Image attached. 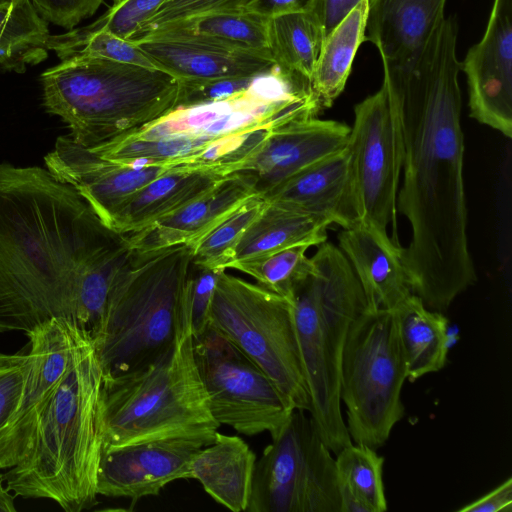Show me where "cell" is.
<instances>
[{"mask_svg": "<svg viewBox=\"0 0 512 512\" xmlns=\"http://www.w3.org/2000/svg\"><path fill=\"white\" fill-rule=\"evenodd\" d=\"M458 26L444 18L414 68L384 75L394 136L402 140L397 212L411 228L400 251L410 289L446 310L477 279L467 234Z\"/></svg>", "mask_w": 512, "mask_h": 512, "instance_id": "6da1fadb", "label": "cell"}, {"mask_svg": "<svg viewBox=\"0 0 512 512\" xmlns=\"http://www.w3.org/2000/svg\"><path fill=\"white\" fill-rule=\"evenodd\" d=\"M130 250L47 168L0 164V333L75 324L84 279Z\"/></svg>", "mask_w": 512, "mask_h": 512, "instance_id": "7a4b0ae2", "label": "cell"}, {"mask_svg": "<svg viewBox=\"0 0 512 512\" xmlns=\"http://www.w3.org/2000/svg\"><path fill=\"white\" fill-rule=\"evenodd\" d=\"M101 384L93 341L74 324L67 369L40 418L31 449L0 476L9 491L24 498L51 499L66 512L98 503Z\"/></svg>", "mask_w": 512, "mask_h": 512, "instance_id": "3957f363", "label": "cell"}, {"mask_svg": "<svg viewBox=\"0 0 512 512\" xmlns=\"http://www.w3.org/2000/svg\"><path fill=\"white\" fill-rule=\"evenodd\" d=\"M99 420L102 446L172 438L213 442L221 425L195 361L188 309L169 351L137 369L102 376Z\"/></svg>", "mask_w": 512, "mask_h": 512, "instance_id": "277c9868", "label": "cell"}, {"mask_svg": "<svg viewBox=\"0 0 512 512\" xmlns=\"http://www.w3.org/2000/svg\"><path fill=\"white\" fill-rule=\"evenodd\" d=\"M40 80L47 112L88 149L130 135L179 104L180 82L169 73L103 58L61 60Z\"/></svg>", "mask_w": 512, "mask_h": 512, "instance_id": "5b68a950", "label": "cell"}, {"mask_svg": "<svg viewBox=\"0 0 512 512\" xmlns=\"http://www.w3.org/2000/svg\"><path fill=\"white\" fill-rule=\"evenodd\" d=\"M191 263L185 243L133 251L113 281L92 339L102 376L137 369L171 349L187 315Z\"/></svg>", "mask_w": 512, "mask_h": 512, "instance_id": "8992f818", "label": "cell"}, {"mask_svg": "<svg viewBox=\"0 0 512 512\" xmlns=\"http://www.w3.org/2000/svg\"><path fill=\"white\" fill-rule=\"evenodd\" d=\"M313 271L292 299L312 418L333 454L352 443L341 410L340 363L351 323L368 307L346 256L327 241L311 257Z\"/></svg>", "mask_w": 512, "mask_h": 512, "instance_id": "52a82bcc", "label": "cell"}, {"mask_svg": "<svg viewBox=\"0 0 512 512\" xmlns=\"http://www.w3.org/2000/svg\"><path fill=\"white\" fill-rule=\"evenodd\" d=\"M408 367L394 310L363 311L350 325L342 350L339 392L353 443L377 449L403 418Z\"/></svg>", "mask_w": 512, "mask_h": 512, "instance_id": "ba28073f", "label": "cell"}, {"mask_svg": "<svg viewBox=\"0 0 512 512\" xmlns=\"http://www.w3.org/2000/svg\"><path fill=\"white\" fill-rule=\"evenodd\" d=\"M209 326L255 363L295 409L309 413L311 402L291 301L221 270Z\"/></svg>", "mask_w": 512, "mask_h": 512, "instance_id": "9c48e42d", "label": "cell"}, {"mask_svg": "<svg viewBox=\"0 0 512 512\" xmlns=\"http://www.w3.org/2000/svg\"><path fill=\"white\" fill-rule=\"evenodd\" d=\"M320 111L310 80L275 64L254 76L245 91L222 100L179 106L127 136L216 139L256 129L274 130L314 118Z\"/></svg>", "mask_w": 512, "mask_h": 512, "instance_id": "30bf717a", "label": "cell"}, {"mask_svg": "<svg viewBox=\"0 0 512 512\" xmlns=\"http://www.w3.org/2000/svg\"><path fill=\"white\" fill-rule=\"evenodd\" d=\"M306 413L295 409L256 460L248 512H340L335 458Z\"/></svg>", "mask_w": 512, "mask_h": 512, "instance_id": "8fae6325", "label": "cell"}, {"mask_svg": "<svg viewBox=\"0 0 512 512\" xmlns=\"http://www.w3.org/2000/svg\"><path fill=\"white\" fill-rule=\"evenodd\" d=\"M193 351L215 420L247 436L275 438L295 407L274 382L211 326L193 337Z\"/></svg>", "mask_w": 512, "mask_h": 512, "instance_id": "7c38bea8", "label": "cell"}, {"mask_svg": "<svg viewBox=\"0 0 512 512\" xmlns=\"http://www.w3.org/2000/svg\"><path fill=\"white\" fill-rule=\"evenodd\" d=\"M353 195L358 220L389 237L397 235V193L401 167L397 160L394 127L385 85L354 108L348 139ZM390 238V237H389Z\"/></svg>", "mask_w": 512, "mask_h": 512, "instance_id": "4fadbf2b", "label": "cell"}, {"mask_svg": "<svg viewBox=\"0 0 512 512\" xmlns=\"http://www.w3.org/2000/svg\"><path fill=\"white\" fill-rule=\"evenodd\" d=\"M73 325L52 320L27 335L30 367L16 412L0 436V469L14 467L28 455L40 418L67 369Z\"/></svg>", "mask_w": 512, "mask_h": 512, "instance_id": "5bb4252c", "label": "cell"}, {"mask_svg": "<svg viewBox=\"0 0 512 512\" xmlns=\"http://www.w3.org/2000/svg\"><path fill=\"white\" fill-rule=\"evenodd\" d=\"M470 116L512 136V0H494L482 39L460 62Z\"/></svg>", "mask_w": 512, "mask_h": 512, "instance_id": "9a60e30c", "label": "cell"}, {"mask_svg": "<svg viewBox=\"0 0 512 512\" xmlns=\"http://www.w3.org/2000/svg\"><path fill=\"white\" fill-rule=\"evenodd\" d=\"M202 442L159 439L123 446H102L96 489L98 495L137 500L155 496L169 483L191 479V461Z\"/></svg>", "mask_w": 512, "mask_h": 512, "instance_id": "2e32d148", "label": "cell"}, {"mask_svg": "<svg viewBox=\"0 0 512 512\" xmlns=\"http://www.w3.org/2000/svg\"><path fill=\"white\" fill-rule=\"evenodd\" d=\"M350 127L317 117L274 129L259 150L235 172L247 173L257 195L272 189L305 168L343 150Z\"/></svg>", "mask_w": 512, "mask_h": 512, "instance_id": "e0dca14e", "label": "cell"}, {"mask_svg": "<svg viewBox=\"0 0 512 512\" xmlns=\"http://www.w3.org/2000/svg\"><path fill=\"white\" fill-rule=\"evenodd\" d=\"M446 0H369L365 41L378 49L385 74L405 76L443 22Z\"/></svg>", "mask_w": 512, "mask_h": 512, "instance_id": "ac0fdd59", "label": "cell"}, {"mask_svg": "<svg viewBox=\"0 0 512 512\" xmlns=\"http://www.w3.org/2000/svg\"><path fill=\"white\" fill-rule=\"evenodd\" d=\"M132 42L158 69L180 82L250 77L275 65L268 52L238 49L195 38L151 35Z\"/></svg>", "mask_w": 512, "mask_h": 512, "instance_id": "d6986e66", "label": "cell"}, {"mask_svg": "<svg viewBox=\"0 0 512 512\" xmlns=\"http://www.w3.org/2000/svg\"><path fill=\"white\" fill-rule=\"evenodd\" d=\"M262 197L342 228L354 225L359 220L348 146L305 168Z\"/></svg>", "mask_w": 512, "mask_h": 512, "instance_id": "ffe728a7", "label": "cell"}, {"mask_svg": "<svg viewBox=\"0 0 512 512\" xmlns=\"http://www.w3.org/2000/svg\"><path fill=\"white\" fill-rule=\"evenodd\" d=\"M253 195L257 194L247 173H230L202 197L140 231L127 234V239L136 251L192 244Z\"/></svg>", "mask_w": 512, "mask_h": 512, "instance_id": "44dd1931", "label": "cell"}, {"mask_svg": "<svg viewBox=\"0 0 512 512\" xmlns=\"http://www.w3.org/2000/svg\"><path fill=\"white\" fill-rule=\"evenodd\" d=\"M338 240L370 309L393 310L412 294L401 262L402 247L391 238L358 221L343 228Z\"/></svg>", "mask_w": 512, "mask_h": 512, "instance_id": "7402d4cb", "label": "cell"}, {"mask_svg": "<svg viewBox=\"0 0 512 512\" xmlns=\"http://www.w3.org/2000/svg\"><path fill=\"white\" fill-rule=\"evenodd\" d=\"M223 177L207 171L168 168L119 208L109 228L123 235L140 231L202 197Z\"/></svg>", "mask_w": 512, "mask_h": 512, "instance_id": "603a6c76", "label": "cell"}, {"mask_svg": "<svg viewBox=\"0 0 512 512\" xmlns=\"http://www.w3.org/2000/svg\"><path fill=\"white\" fill-rule=\"evenodd\" d=\"M256 455L239 436L215 434L191 461V479L219 504L233 512L247 511Z\"/></svg>", "mask_w": 512, "mask_h": 512, "instance_id": "cb8c5ba5", "label": "cell"}, {"mask_svg": "<svg viewBox=\"0 0 512 512\" xmlns=\"http://www.w3.org/2000/svg\"><path fill=\"white\" fill-rule=\"evenodd\" d=\"M330 225L325 219L267 201L233 249L227 269L235 262L256 259L289 247L318 246L327 241Z\"/></svg>", "mask_w": 512, "mask_h": 512, "instance_id": "d4e9b609", "label": "cell"}, {"mask_svg": "<svg viewBox=\"0 0 512 512\" xmlns=\"http://www.w3.org/2000/svg\"><path fill=\"white\" fill-rule=\"evenodd\" d=\"M393 310L407 362V379L414 382L440 371L448 355V319L426 307L413 293Z\"/></svg>", "mask_w": 512, "mask_h": 512, "instance_id": "484cf974", "label": "cell"}, {"mask_svg": "<svg viewBox=\"0 0 512 512\" xmlns=\"http://www.w3.org/2000/svg\"><path fill=\"white\" fill-rule=\"evenodd\" d=\"M368 1L358 4L323 41L310 80L321 110L331 107L345 88L356 52L365 41Z\"/></svg>", "mask_w": 512, "mask_h": 512, "instance_id": "4316f807", "label": "cell"}, {"mask_svg": "<svg viewBox=\"0 0 512 512\" xmlns=\"http://www.w3.org/2000/svg\"><path fill=\"white\" fill-rule=\"evenodd\" d=\"M268 23L269 18L248 9L222 11L176 21L146 36L195 38L238 49L270 53Z\"/></svg>", "mask_w": 512, "mask_h": 512, "instance_id": "83f0119b", "label": "cell"}, {"mask_svg": "<svg viewBox=\"0 0 512 512\" xmlns=\"http://www.w3.org/2000/svg\"><path fill=\"white\" fill-rule=\"evenodd\" d=\"M47 21L31 0L0 4V69L23 73L48 57Z\"/></svg>", "mask_w": 512, "mask_h": 512, "instance_id": "f1b7e54d", "label": "cell"}, {"mask_svg": "<svg viewBox=\"0 0 512 512\" xmlns=\"http://www.w3.org/2000/svg\"><path fill=\"white\" fill-rule=\"evenodd\" d=\"M384 458L376 449L351 443L336 454L335 466L343 512H384Z\"/></svg>", "mask_w": 512, "mask_h": 512, "instance_id": "f546056e", "label": "cell"}, {"mask_svg": "<svg viewBox=\"0 0 512 512\" xmlns=\"http://www.w3.org/2000/svg\"><path fill=\"white\" fill-rule=\"evenodd\" d=\"M324 35L309 11L269 18L268 48L275 64L311 80Z\"/></svg>", "mask_w": 512, "mask_h": 512, "instance_id": "4dcf8cb0", "label": "cell"}, {"mask_svg": "<svg viewBox=\"0 0 512 512\" xmlns=\"http://www.w3.org/2000/svg\"><path fill=\"white\" fill-rule=\"evenodd\" d=\"M266 204L267 201L260 195L247 198L207 234L189 244L192 263L215 270H227L233 249Z\"/></svg>", "mask_w": 512, "mask_h": 512, "instance_id": "1f68e13d", "label": "cell"}, {"mask_svg": "<svg viewBox=\"0 0 512 512\" xmlns=\"http://www.w3.org/2000/svg\"><path fill=\"white\" fill-rule=\"evenodd\" d=\"M309 246L297 245L252 260L235 262L230 269L253 277L257 283L292 302L295 292L313 271Z\"/></svg>", "mask_w": 512, "mask_h": 512, "instance_id": "d6a6232c", "label": "cell"}, {"mask_svg": "<svg viewBox=\"0 0 512 512\" xmlns=\"http://www.w3.org/2000/svg\"><path fill=\"white\" fill-rule=\"evenodd\" d=\"M255 0H167L129 39L135 41L160 28L190 17L247 9Z\"/></svg>", "mask_w": 512, "mask_h": 512, "instance_id": "836d02e7", "label": "cell"}, {"mask_svg": "<svg viewBox=\"0 0 512 512\" xmlns=\"http://www.w3.org/2000/svg\"><path fill=\"white\" fill-rule=\"evenodd\" d=\"M167 0H126L110 9L88 26L85 31L104 30L124 39H130Z\"/></svg>", "mask_w": 512, "mask_h": 512, "instance_id": "e575fe53", "label": "cell"}, {"mask_svg": "<svg viewBox=\"0 0 512 512\" xmlns=\"http://www.w3.org/2000/svg\"><path fill=\"white\" fill-rule=\"evenodd\" d=\"M220 271L191 263L186 304L193 337L202 334L209 326L210 309Z\"/></svg>", "mask_w": 512, "mask_h": 512, "instance_id": "d590c367", "label": "cell"}, {"mask_svg": "<svg viewBox=\"0 0 512 512\" xmlns=\"http://www.w3.org/2000/svg\"><path fill=\"white\" fill-rule=\"evenodd\" d=\"M29 367L28 354L0 366V436L19 405Z\"/></svg>", "mask_w": 512, "mask_h": 512, "instance_id": "8d00e7d4", "label": "cell"}, {"mask_svg": "<svg viewBox=\"0 0 512 512\" xmlns=\"http://www.w3.org/2000/svg\"><path fill=\"white\" fill-rule=\"evenodd\" d=\"M256 76V75H255ZM254 76L180 82L179 106L222 100L245 91Z\"/></svg>", "mask_w": 512, "mask_h": 512, "instance_id": "74e56055", "label": "cell"}, {"mask_svg": "<svg viewBox=\"0 0 512 512\" xmlns=\"http://www.w3.org/2000/svg\"><path fill=\"white\" fill-rule=\"evenodd\" d=\"M31 2L46 21L70 30L92 16L103 0H31Z\"/></svg>", "mask_w": 512, "mask_h": 512, "instance_id": "f35d334b", "label": "cell"}, {"mask_svg": "<svg viewBox=\"0 0 512 512\" xmlns=\"http://www.w3.org/2000/svg\"><path fill=\"white\" fill-rule=\"evenodd\" d=\"M364 0H313L309 11L320 24L324 39Z\"/></svg>", "mask_w": 512, "mask_h": 512, "instance_id": "ab89813d", "label": "cell"}, {"mask_svg": "<svg viewBox=\"0 0 512 512\" xmlns=\"http://www.w3.org/2000/svg\"><path fill=\"white\" fill-rule=\"evenodd\" d=\"M512 510V478L509 477L493 490L463 506L460 512H510Z\"/></svg>", "mask_w": 512, "mask_h": 512, "instance_id": "60d3db41", "label": "cell"}, {"mask_svg": "<svg viewBox=\"0 0 512 512\" xmlns=\"http://www.w3.org/2000/svg\"><path fill=\"white\" fill-rule=\"evenodd\" d=\"M313 0H255L247 9L271 18L277 15L307 11Z\"/></svg>", "mask_w": 512, "mask_h": 512, "instance_id": "b9f144b4", "label": "cell"}, {"mask_svg": "<svg viewBox=\"0 0 512 512\" xmlns=\"http://www.w3.org/2000/svg\"><path fill=\"white\" fill-rule=\"evenodd\" d=\"M16 507L14 505V497L10 494V491L2 486L0 481V512H15Z\"/></svg>", "mask_w": 512, "mask_h": 512, "instance_id": "7bdbcfd3", "label": "cell"}, {"mask_svg": "<svg viewBox=\"0 0 512 512\" xmlns=\"http://www.w3.org/2000/svg\"><path fill=\"white\" fill-rule=\"evenodd\" d=\"M22 354L8 355L0 353V366L16 361L21 357Z\"/></svg>", "mask_w": 512, "mask_h": 512, "instance_id": "ee69618b", "label": "cell"}, {"mask_svg": "<svg viewBox=\"0 0 512 512\" xmlns=\"http://www.w3.org/2000/svg\"><path fill=\"white\" fill-rule=\"evenodd\" d=\"M126 0H112L113 4L112 6L120 5L121 3L125 2Z\"/></svg>", "mask_w": 512, "mask_h": 512, "instance_id": "f6af8a7d", "label": "cell"}, {"mask_svg": "<svg viewBox=\"0 0 512 512\" xmlns=\"http://www.w3.org/2000/svg\"><path fill=\"white\" fill-rule=\"evenodd\" d=\"M7 1H9V0H0V4L4 3V2H7Z\"/></svg>", "mask_w": 512, "mask_h": 512, "instance_id": "bcb514c9", "label": "cell"}]
</instances>
